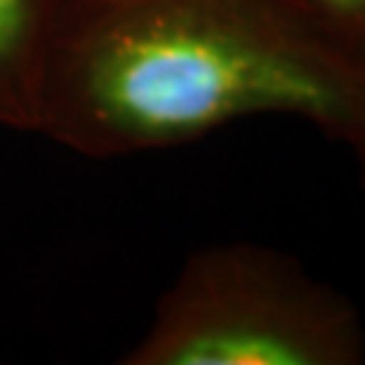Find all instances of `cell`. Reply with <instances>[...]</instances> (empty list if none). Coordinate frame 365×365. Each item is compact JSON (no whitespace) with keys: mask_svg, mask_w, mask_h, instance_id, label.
<instances>
[{"mask_svg":"<svg viewBox=\"0 0 365 365\" xmlns=\"http://www.w3.org/2000/svg\"><path fill=\"white\" fill-rule=\"evenodd\" d=\"M66 0H0V128L36 130L41 68Z\"/></svg>","mask_w":365,"mask_h":365,"instance_id":"3","label":"cell"},{"mask_svg":"<svg viewBox=\"0 0 365 365\" xmlns=\"http://www.w3.org/2000/svg\"><path fill=\"white\" fill-rule=\"evenodd\" d=\"M122 365H360L352 300L268 244L230 241L182 262Z\"/></svg>","mask_w":365,"mask_h":365,"instance_id":"2","label":"cell"},{"mask_svg":"<svg viewBox=\"0 0 365 365\" xmlns=\"http://www.w3.org/2000/svg\"><path fill=\"white\" fill-rule=\"evenodd\" d=\"M252 117H295L357 157L365 68L309 0H66L36 135L90 160L163 152Z\"/></svg>","mask_w":365,"mask_h":365,"instance_id":"1","label":"cell"},{"mask_svg":"<svg viewBox=\"0 0 365 365\" xmlns=\"http://www.w3.org/2000/svg\"><path fill=\"white\" fill-rule=\"evenodd\" d=\"M341 46L365 68V0H309Z\"/></svg>","mask_w":365,"mask_h":365,"instance_id":"4","label":"cell"}]
</instances>
